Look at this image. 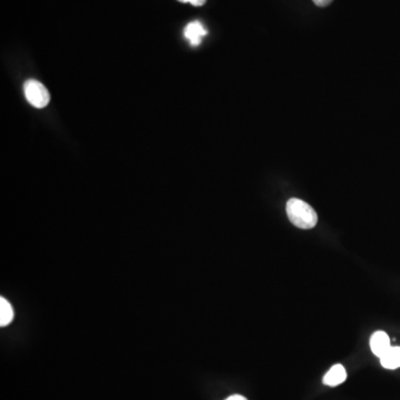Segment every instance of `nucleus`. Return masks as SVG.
I'll return each instance as SVG.
<instances>
[{
	"instance_id": "nucleus-3",
	"label": "nucleus",
	"mask_w": 400,
	"mask_h": 400,
	"mask_svg": "<svg viewBox=\"0 0 400 400\" xmlns=\"http://www.w3.org/2000/svg\"><path fill=\"white\" fill-rule=\"evenodd\" d=\"M183 34H185V37L189 40V43H191V46L197 47V46L202 44V38L207 34V30L202 22L196 20V22H189V24L186 26L185 30H183Z\"/></svg>"
},
{
	"instance_id": "nucleus-9",
	"label": "nucleus",
	"mask_w": 400,
	"mask_h": 400,
	"mask_svg": "<svg viewBox=\"0 0 400 400\" xmlns=\"http://www.w3.org/2000/svg\"><path fill=\"white\" fill-rule=\"evenodd\" d=\"M313 1L319 7H326L329 4L332 3L333 0H313Z\"/></svg>"
},
{
	"instance_id": "nucleus-7",
	"label": "nucleus",
	"mask_w": 400,
	"mask_h": 400,
	"mask_svg": "<svg viewBox=\"0 0 400 400\" xmlns=\"http://www.w3.org/2000/svg\"><path fill=\"white\" fill-rule=\"evenodd\" d=\"M13 309L11 302L5 298H0V326L5 327L13 321Z\"/></svg>"
},
{
	"instance_id": "nucleus-10",
	"label": "nucleus",
	"mask_w": 400,
	"mask_h": 400,
	"mask_svg": "<svg viewBox=\"0 0 400 400\" xmlns=\"http://www.w3.org/2000/svg\"><path fill=\"white\" fill-rule=\"evenodd\" d=\"M226 400H248L247 398H245L244 396L240 395H233L231 397L227 398Z\"/></svg>"
},
{
	"instance_id": "nucleus-8",
	"label": "nucleus",
	"mask_w": 400,
	"mask_h": 400,
	"mask_svg": "<svg viewBox=\"0 0 400 400\" xmlns=\"http://www.w3.org/2000/svg\"><path fill=\"white\" fill-rule=\"evenodd\" d=\"M178 1H181V3H189L191 5L197 6H202L206 4L207 0H178Z\"/></svg>"
},
{
	"instance_id": "nucleus-6",
	"label": "nucleus",
	"mask_w": 400,
	"mask_h": 400,
	"mask_svg": "<svg viewBox=\"0 0 400 400\" xmlns=\"http://www.w3.org/2000/svg\"><path fill=\"white\" fill-rule=\"evenodd\" d=\"M382 366L386 369H397L400 367V347H390L379 358Z\"/></svg>"
},
{
	"instance_id": "nucleus-5",
	"label": "nucleus",
	"mask_w": 400,
	"mask_h": 400,
	"mask_svg": "<svg viewBox=\"0 0 400 400\" xmlns=\"http://www.w3.org/2000/svg\"><path fill=\"white\" fill-rule=\"evenodd\" d=\"M346 378H347L346 369L340 363H337L323 376V382L329 387H336L338 385L342 384Z\"/></svg>"
},
{
	"instance_id": "nucleus-1",
	"label": "nucleus",
	"mask_w": 400,
	"mask_h": 400,
	"mask_svg": "<svg viewBox=\"0 0 400 400\" xmlns=\"http://www.w3.org/2000/svg\"><path fill=\"white\" fill-rule=\"evenodd\" d=\"M287 216L290 223L300 229H311L317 225L318 216L313 207L302 199H289L286 206Z\"/></svg>"
},
{
	"instance_id": "nucleus-2",
	"label": "nucleus",
	"mask_w": 400,
	"mask_h": 400,
	"mask_svg": "<svg viewBox=\"0 0 400 400\" xmlns=\"http://www.w3.org/2000/svg\"><path fill=\"white\" fill-rule=\"evenodd\" d=\"M24 93L27 101L34 108H45L51 101V95L48 93L47 88L36 79L25 82Z\"/></svg>"
},
{
	"instance_id": "nucleus-4",
	"label": "nucleus",
	"mask_w": 400,
	"mask_h": 400,
	"mask_svg": "<svg viewBox=\"0 0 400 400\" xmlns=\"http://www.w3.org/2000/svg\"><path fill=\"white\" fill-rule=\"evenodd\" d=\"M390 347L389 337L386 333L376 332L370 337V349L377 357H382Z\"/></svg>"
}]
</instances>
